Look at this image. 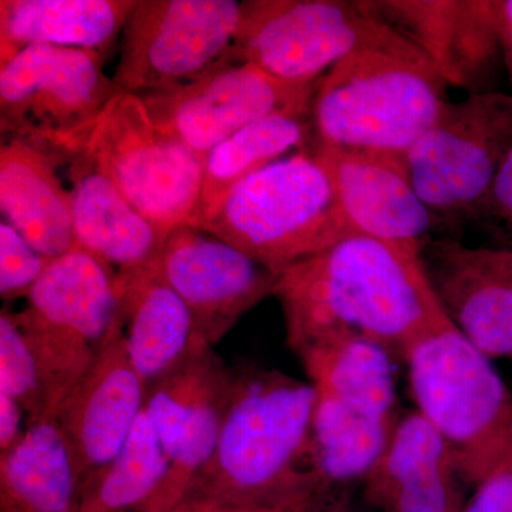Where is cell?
Segmentation results:
<instances>
[{"label":"cell","instance_id":"6da1fadb","mask_svg":"<svg viewBox=\"0 0 512 512\" xmlns=\"http://www.w3.org/2000/svg\"><path fill=\"white\" fill-rule=\"evenodd\" d=\"M274 296L296 356L362 342L407 362L453 325L433 291L421 252L349 235L279 272Z\"/></svg>","mask_w":512,"mask_h":512},{"label":"cell","instance_id":"7a4b0ae2","mask_svg":"<svg viewBox=\"0 0 512 512\" xmlns=\"http://www.w3.org/2000/svg\"><path fill=\"white\" fill-rule=\"evenodd\" d=\"M315 403L311 382L259 367L237 372L214 453L175 510H281L325 493L312 453Z\"/></svg>","mask_w":512,"mask_h":512},{"label":"cell","instance_id":"3957f363","mask_svg":"<svg viewBox=\"0 0 512 512\" xmlns=\"http://www.w3.org/2000/svg\"><path fill=\"white\" fill-rule=\"evenodd\" d=\"M447 87L417 49L357 52L320 80L315 144L404 156L450 101Z\"/></svg>","mask_w":512,"mask_h":512},{"label":"cell","instance_id":"277c9868","mask_svg":"<svg viewBox=\"0 0 512 512\" xmlns=\"http://www.w3.org/2000/svg\"><path fill=\"white\" fill-rule=\"evenodd\" d=\"M197 228L276 274L353 235L328 171L312 150L252 174Z\"/></svg>","mask_w":512,"mask_h":512},{"label":"cell","instance_id":"5b68a950","mask_svg":"<svg viewBox=\"0 0 512 512\" xmlns=\"http://www.w3.org/2000/svg\"><path fill=\"white\" fill-rule=\"evenodd\" d=\"M417 412L439 431L467 485L476 487L512 446V390L453 325L406 362Z\"/></svg>","mask_w":512,"mask_h":512},{"label":"cell","instance_id":"8992f818","mask_svg":"<svg viewBox=\"0 0 512 512\" xmlns=\"http://www.w3.org/2000/svg\"><path fill=\"white\" fill-rule=\"evenodd\" d=\"M316 393L312 453L326 485L363 481L386 447L397 414L394 360L362 342L299 356Z\"/></svg>","mask_w":512,"mask_h":512},{"label":"cell","instance_id":"52a82bcc","mask_svg":"<svg viewBox=\"0 0 512 512\" xmlns=\"http://www.w3.org/2000/svg\"><path fill=\"white\" fill-rule=\"evenodd\" d=\"M512 151V92L448 101L404 154L414 188L434 215L440 237L461 239Z\"/></svg>","mask_w":512,"mask_h":512},{"label":"cell","instance_id":"ba28073f","mask_svg":"<svg viewBox=\"0 0 512 512\" xmlns=\"http://www.w3.org/2000/svg\"><path fill=\"white\" fill-rule=\"evenodd\" d=\"M412 49L360 0H247L229 62L252 64L285 83L312 84L357 52Z\"/></svg>","mask_w":512,"mask_h":512},{"label":"cell","instance_id":"9c48e42d","mask_svg":"<svg viewBox=\"0 0 512 512\" xmlns=\"http://www.w3.org/2000/svg\"><path fill=\"white\" fill-rule=\"evenodd\" d=\"M15 313L45 382L49 419L86 376L119 320L117 276L74 247L50 262Z\"/></svg>","mask_w":512,"mask_h":512},{"label":"cell","instance_id":"30bf717a","mask_svg":"<svg viewBox=\"0 0 512 512\" xmlns=\"http://www.w3.org/2000/svg\"><path fill=\"white\" fill-rule=\"evenodd\" d=\"M106 59L87 50L29 46L0 64V131L64 161L82 150L119 94Z\"/></svg>","mask_w":512,"mask_h":512},{"label":"cell","instance_id":"8fae6325","mask_svg":"<svg viewBox=\"0 0 512 512\" xmlns=\"http://www.w3.org/2000/svg\"><path fill=\"white\" fill-rule=\"evenodd\" d=\"M79 153L164 234L191 224L200 201L204 160L160 130L140 97L117 94Z\"/></svg>","mask_w":512,"mask_h":512},{"label":"cell","instance_id":"7c38bea8","mask_svg":"<svg viewBox=\"0 0 512 512\" xmlns=\"http://www.w3.org/2000/svg\"><path fill=\"white\" fill-rule=\"evenodd\" d=\"M242 2L138 0L120 39V93L170 92L229 62Z\"/></svg>","mask_w":512,"mask_h":512},{"label":"cell","instance_id":"4fadbf2b","mask_svg":"<svg viewBox=\"0 0 512 512\" xmlns=\"http://www.w3.org/2000/svg\"><path fill=\"white\" fill-rule=\"evenodd\" d=\"M319 83H285L252 64L227 62L194 82L140 99L160 130L204 160L212 148L256 120L311 107Z\"/></svg>","mask_w":512,"mask_h":512},{"label":"cell","instance_id":"5bb4252c","mask_svg":"<svg viewBox=\"0 0 512 512\" xmlns=\"http://www.w3.org/2000/svg\"><path fill=\"white\" fill-rule=\"evenodd\" d=\"M429 60L448 87L500 92L505 72L494 0H360Z\"/></svg>","mask_w":512,"mask_h":512},{"label":"cell","instance_id":"9a60e30c","mask_svg":"<svg viewBox=\"0 0 512 512\" xmlns=\"http://www.w3.org/2000/svg\"><path fill=\"white\" fill-rule=\"evenodd\" d=\"M160 272L214 346L259 302L274 295L278 274L210 232L184 224L168 232Z\"/></svg>","mask_w":512,"mask_h":512},{"label":"cell","instance_id":"2e32d148","mask_svg":"<svg viewBox=\"0 0 512 512\" xmlns=\"http://www.w3.org/2000/svg\"><path fill=\"white\" fill-rule=\"evenodd\" d=\"M313 154L328 171L343 218L363 235L423 252L440 227L414 188L404 156L319 146Z\"/></svg>","mask_w":512,"mask_h":512},{"label":"cell","instance_id":"e0dca14e","mask_svg":"<svg viewBox=\"0 0 512 512\" xmlns=\"http://www.w3.org/2000/svg\"><path fill=\"white\" fill-rule=\"evenodd\" d=\"M144 407L146 386L131 363L117 320L89 372L55 417L79 477L80 494L120 453Z\"/></svg>","mask_w":512,"mask_h":512},{"label":"cell","instance_id":"ac0fdd59","mask_svg":"<svg viewBox=\"0 0 512 512\" xmlns=\"http://www.w3.org/2000/svg\"><path fill=\"white\" fill-rule=\"evenodd\" d=\"M421 259L454 328L493 362L512 360V264L503 249L437 237Z\"/></svg>","mask_w":512,"mask_h":512},{"label":"cell","instance_id":"d6986e66","mask_svg":"<svg viewBox=\"0 0 512 512\" xmlns=\"http://www.w3.org/2000/svg\"><path fill=\"white\" fill-rule=\"evenodd\" d=\"M363 484L382 512H463L468 500L453 451L417 410L400 416Z\"/></svg>","mask_w":512,"mask_h":512},{"label":"cell","instance_id":"ffe728a7","mask_svg":"<svg viewBox=\"0 0 512 512\" xmlns=\"http://www.w3.org/2000/svg\"><path fill=\"white\" fill-rule=\"evenodd\" d=\"M63 165H69L76 247L116 276L160 264L167 234L143 217L86 154H73Z\"/></svg>","mask_w":512,"mask_h":512},{"label":"cell","instance_id":"44dd1931","mask_svg":"<svg viewBox=\"0 0 512 512\" xmlns=\"http://www.w3.org/2000/svg\"><path fill=\"white\" fill-rule=\"evenodd\" d=\"M117 288L121 332L146 390L212 348L160 266L117 276Z\"/></svg>","mask_w":512,"mask_h":512},{"label":"cell","instance_id":"7402d4cb","mask_svg":"<svg viewBox=\"0 0 512 512\" xmlns=\"http://www.w3.org/2000/svg\"><path fill=\"white\" fill-rule=\"evenodd\" d=\"M64 160L46 148L8 138L0 146V210L40 254L59 258L76 247L72 198L57 167Z\"/></svg>","mask_w":512,"mask_h":512},{"label":"cell","instance_id":"603a6c76","mask_svg":"<svg viewBox=\"0 0 512 512\" xmlns=\"http://www.w3.org/2000/svg\"><path fill=\"white\" fill-rule=\"evenodd\" d=\"M138 0H0V64L29 46L87 50L107 60Z\"/></svg>","mask_w":512,"mask_h":512},{"label":"cell","instance_id":"cb8c5ba5","mask_svg":"<svg viewBox=\"0 0 512 512\" xmlns=\"http://www.w3.org/2000/svg\"><path fill=\"white\" fill-rule=\"evenodd\" d=\"M312 106L269 114L248 124L217 147L202 165V184L194 227H201L229 192L252 174L315 146Z\"/></svg>","mask_w":512,"mask_h":512},{"label":"cell","instance_id":"d4e9b609","mask_svg":"<svg viewBox=\"0 0 512 512\" xmlns=\"http://www.w3.org/2000/svg\"><path fill=\"white\" fill-rule=\"evenodd\" d=\"M3 512H76L79 477L56 420L26 429L0 454Z\"/></svg>","mask_w":512,"mask_h":512},{"label":"cell","instance_id":"484cf974","mask_svg":"<svg viewBox=\"0 0 512 512\" xmlns=\"http://www.w3.org/2000/svg\"><path fill=\"white\" fill-rule=\"evenodd\" d=\"M235 379L237 372L210 348L148 387L144 409L170 461L187 427L205 410L227 400Z\"/></svg>","mask_w":512,"mask_h":512},{"label":"cell","instance_id":"4316f807","mask_svg":"<svg viewBox=\"0 0 512 512\" xmlns=\"http://www.w3.org/2000/svg\"><path fill=\"white\" fill-rule=\"evenodd\" d=\"M170 468V457L146 409L117 457L83 491L79 512H116L150 504Z\"/></svg>","mask_w":512,"mask_h":512},{"label":"cell","instance_id":"83f0119b","mask_svg":"<svg viewBox=\"0 0 512 512\" xmlns=\"http://www.w3.org/2000/svg\"><path fill=\"white\" fill-rule=\"evenodd\" d=\"M0 392L23 407L28 427L50 420L42 370L15 313H0Z\"/></svg>","mask_w":512,"mask_h":512},{"label":"cell","instance_id":"f1b7e54d","mask_svg":"<svg viewBox=\"0 0 512 512\" xmlns=\"http://www.w3.org/2000/svg\"><path fill=\"white\" fill-rule=\"evenodd\" d=\"M53 259L40 254L8 222H0V296L28 298Z\"/></svg>","mask_w":512,"mask_h":512},{"label":"cell","instance_id":"f546056e","mask_svg":"<svg viewBox=\"0 0 512 512\" xmlns=\"http://www.w3.org/2000/svg\"><path fill=\"white\" fill-rule=\"evenodd\" d=\"M471 227L484 232L494 248L512 251V151Z\"/></svg>","mask_w":512,"mask_h":512},{"label":"cell","instance_id":"4dcf8cb0","mask_svg":"<svg viewBox=\"0 0 512 512\" xmlns=\"http://www.w3.org/2000/svg\"><path fill=\"white\" fill-rule=\"evenodd\" d=\"M463 512H512V446L474 487Z\"/></svg>","mask_w":512,"mask_h":512},{"label":"cell","instance_id":"1f68e13d","mask_svg":"<svg viewBox=\"0 0 512 512\" xmlns=\"http://www.w3.org/2000/svg\"><path fill=\"white\" fill-rule=\"evenodd\" d=\"M28 429L23 407L9 394L0 392V454L8 453Z\"/></svg>","mask_w":512,"mask_h":512},{"label":"cell","instance_id":"d6a6232c","mask_svg":"<svg viewBox=\"0 0 512 512\" xmlns=\"http://www.w3.org/2000/svg\"><path fill=\"white\" fill-rule=\"evenodd\" d=\"M494 6L503 43L505 72L512 86V0H494Z\"/></svg>","mask_w":512,"mask_h":512},{"label":"cell","instance_id":"836d02e7","mask_svg":"<svg viewBox=\"0 0 512 512\" xmlns=\"http://www.w3.org/2000/svg\"><path fill=\"white\" fill-rule=\"evenodd\" d=\"M322 495L316 497L303 512H353L352 507H350L346 500H336L328 505L320 503L319 498L322 497Z\"/></svg>","mask_w":512,"mask_h":512},{"label":"cell","instance_id":"e575fe53","mask_svg":"<svg viewBox=\"0 0 512 512\" xmlns=\"http://www.w3.org/2000/svg\"><path fill=\"white\" fill-rule=\"evenodd\" d=\"M313 501V500H312ZM311 501V503H312ZM299 505V507L281 508V510H251V511H228V512H303L309 504Z\"/></svg>","mask_w":512,"mask_h":512},{"label":"cell","instance_id":"d590c367","mask_svg":"<svg viewBox=\"0 0 512 512\" xmlns=\"http://www.w3.org/2000/svg\"><path fill=\"white\" fill-rule=\"evenodd\" d=\"M503 251L505 252V256H507L508 261H510L512 264V251H508V249H503Z\"/></svg>","mask_w":512,"mask_h":512}]
</instances>
